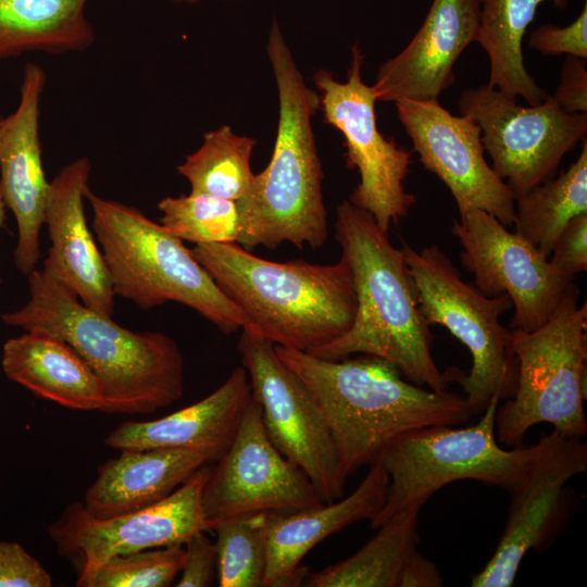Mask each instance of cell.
<instances>
[{
  "label": "cell",
  "mask_w": 587,
  "mask_h": 587,
  "mask_svg": "<svg viewBox=\"0 0 587 587\" xmlns=\"http://www.w3.org/2000/svg\"><path fill=\"white\" fill-rule=\"evenodd\" d=\"M451 233L459 240L460 262L473 274L474 286L488 297L510 298L512 329L533 332L542 326L574 283L549 257L486 211L460 214Z\"/></svg>",
  "instance_id": "cell-14"
},
{
  "label": "cell",
  "mask_w": 587,
  "mask_h": 587,
  "mask_svg": "<svg viewBox=\"0 0 587 587\" xmlns=\"http://www.w3.org/2000/svg\"><path fill=\"white\" fill-rule=\"evenodd\" d=\"M271 514L240 515L213 526L220 587H263Z\"/></svg>",
  "instance_id": "cell-30"
},
{
  "label": "cell",
  "mask_w": 587,
  "mask_h": 587,
  "mask_svg": "<svg viewBox=\"0 0 587 587\" xmlns=\"http://www.w3.org/2000/svg\"><path fill=\"white\" fill-rule=\"evenodd\" d=\"M577 300L572 283L542 326L533 332L513 329L517 384L496 411L499 444L522 446L527 430L539 423L569 436L586 435L587 303L578 305Z\"/></svg>",
  "instance_id": "cell-7"
},
{
  "label": "cell",
  "mask_w": 587,
  "mask_h": 587,
  "mask_svg": "<svg viewBox=\"0 0 587 587\" xmlns=\"http://www.w3.org/2000/svg\"><path fill=\"white\" fill-rule=\"evenodd\" d=\"M88 0H0V63L25 52H82L96 39Z\"/></svg>",
  "instance_id": "cell-25"
},
{
  "label": "cell",
  "mask_w": 587,
  "mask_h": 587,
  "mask_svg": "<svg viewBox=\"0 0 587 587\" xmlns=\"http://www.w3.org/2000/svg\"><path fill=\"white\" fill-rule=\"evenodd\" d=\"M324 503L305 473L272 444L251 398L227 451L214 463L201 494L208 530L232 517L288 513Z\"/></svg>",
  "instance_id": "cell-15"
},
{
  "label": "cell",
  "mask_w": 587,
  "mask_h": 587,
  "mask_svg": "<svg viewBox=\"0 0 587 587\" xmlns=\"http://www.w3.org/2000/svg\"><path fill=\"white\" fill-rule=\"evenodd\" d=\"M550 96L557 105L567 113L587 112L586 59L566 57L560 83L554 93Z\"/></svg>",
  "instance_id": "cell-37"
},
{
  "label": "cell",
  "mask_w": 587,
  "mask_h": 587,
  "mask_svg": "<svg viewBox=\"0 0 587 587\" xmlns=\"http://www.w3.org/2000/svg\"><path fill=\"white\" fill-rule=\"evenodd\" d=\"M364 54L358 45L351 48L347 80L338 82L326 70L314 74L320 108L327 124L345 139L346 162L355 168L360 182L349 196L355 207L370 213L378 227L389 233L390 226L408 216L416 197L405 190L412 151L387 139L378 129L373 86L362 79Z\"/></svg>",
  "instance_id": "cell-10"
},
{
  "label": "cell",
  "mask_w": 587,
  "mask_h": 587,
  "mask_svg": "<svg viewBox=\"0 0 587 587\" xmlns=\"http://www.w3.org/2000/svg\"><path fill=\"white\" fill-rule=\"evenodd\" d=\"M204 464L205 455L189 449L121 450L99 465L83 503L99 519L133 512L163 500Z\"/></svg>",
  "instance_id": "cell-23"
},
{
  "label": "cell",
  "mask_w": 587,
  "mask_h": 587,
  "mask_svg": "<svg viewBox=\"0 0 587 587\" xmlns=\"http://www.w3.org/2000/svg\"><path fill=\"white\" fill-rule=\"evenodd\" d=\"M335 238L351 270L355 315L347 333L310 354L326 360L377 357L415 385L448 390L453 372H441L433 359L430 326L420 312L402 249L348 200L336 208Z\"/></svg>",
  "instance_id": "cell-3"
},
{
  "label": "cell",
  "mask_w": 587,
  "mask_h": 587,
  "mask_svg": "<svg viewBox=\"0 0 587 587\" xmlns=\"http://www.w3.org/2000/svg\"><path fill=\"white\" fill-rule=\"evenodd\" d=\"M425 322L446 327L472 357L466 375L455 374L473 415L482 414L490 399H510L517 384L513 329L500 323L512 309L507 295L488 297L462 279L448 255L432 245L421 250L401 247Z\"/></svg>",
  "instance_id": "cell-8"
},
{
  "label": "cell",
  "mask_w": 587,
  "mask_h": 587,
  "mask_svg": "<svg viewBox=\"0 0 587 587\" xmlns=\"http://www.w3.org/2000/svg\"><path fill=\"white\" fill-rule=\"evenodd\" d=\"M184 544L120 554L104 562L88 587H166L180 572Z\"/></svg>",
  "instance_id": "cell-32"
},
{
  "label": "cell",
  "mask_w": 587,
  "mask_h": 587,
  "mask_svg": "<svg viewBox=\"0 0 587 587\" xmlns=\"http://www.w3.org/2000/svg\"><path fill=\"white\" fill-rule=\"evenodd\" d=\"M90 175L91 161L80 157L64 165L49 182L43 225L51 247L42 271L76 295L86 307L112 317L115 295L85 213Z\"/></svg>",
  "instance_id": "cell-19"
},
{
  "label": "cell",
  "mask_w": 587,
  "mask_h": 587,
  "mask_svg": "<svg viewBox=\"0 0 587 587\" xmlns=\"http://www.w3.org/2000/svg\"><path fill=\"white\" fill-rule=\"evenodd\" d=\"M4 375L32 394L79 411H101L104 387L83 358L64 340L40 332H25L2 348Z\"/></svg>",
  "instance_id": "cell-24"
},
{
  "label": "cell",
  "mask_w": 587,
  "mask_h": 587,
  "mask_svg": "<svg viewBox=\"0 0 587 587\" xmlns=\"http://www.w3.org/2000/svg\"><path fill=\"white\" fill-rule=\"evenodd\" d=\"M86 201L115 296L143 311L166 302L184 304L225 334L243 327L240 310L183 240L136 207L103 198L91 189Z\"/></svg>",
  "instance_id": "cell-6"
},
{
  "label": "cell",
  "mask_w": 587,
  "mask_h": 587,
  "mask_svg": "<svg viewBox=\"0 0 587 587\" xmlns=\"http://www.w3.org/2000/svg\"><path fill=\"white\" fill-rule=\"evenodd\" d=\"M29 298L1 315L24 332L66 341L104 387V413L151 414L184 394V357L176 340L160 332H134L86 307L42 268L27 275Z\"/></svg>",
  "instance_id": "cell-2"
},
{
  "label": "cell",
  "mask_w": 587,
  "mask_h": 587,
  "mask_svg": "<svg viewBox=\"0 0 587 587\" xmlns=\"http://www.w3.org/2000/svg\"><path fill=\"white\" fill-rule=\"evenodd\" d=\"M480 0H433L412 40L378 68L373 89L384 102L434 101L454 83L453 66L476 41Z\"/></svg>",
  "instance_id": "cell-20"
},
{
  "label": "cell",
  "mask_w": 587,
  "mask_h": 587,
  "mask_svg": "<svg viewBox=\"0 0 587 587\" xmlns=\"http://www.w3.org/2000/svg\"><path fill=\"white\" fill-rule=\"evenodd\" d=\"M587 214V141L578 158L552 177L515 199V232L547 257L567 224Z\"/></svg>",
  "instance_id": "cell-28"
},
{
  "label": "cell",
  "mask_w": 587,
  "mask_h": 587,
  "mask_svg": "<svg viewBox=\"0 0 587 587\" xmlns=\"http://www.w3.org/2000/svg\"><path fill=\"white\" fill-rule=\"evenodd\" d=\"M257 141L237 135L228 125L208 132L201 146L177 166L190 192L238 201L248 191L254 173L251 157Z\"/></svg>",
  "instance_id": "cell-29"
},
{
  "label": "cell",
  "mask_w": 587,
  "mask_h": 587,
  "mask_svg": "<svg viewBox=\"0 0 587 587\" xmlns=\"http://www.w3.org/2000/svg\"><path fill=\"white\" fill-rule=\"evenodd\" d=\"M420 508L404 510L376 529L354 554L319 572H307L309 587H400L403 572L420 544Z\"/></svg>",
  "instance_id": "cell-27"
},
{
  "label": "cell",
  "mask_w": 587,
  "mask_h": 587,
  "mask_svg": "<svg viewBox=\"0 0 587 587\" xmlns=\"http://www.w3.org/2000/svg\"><path fill=\"white\" fill-rule=\"evenodd\" d=\"M266 52L278 92L277 135L270 163L236 201L238 242L249 251L285 242L317 249L328 237L324 175L312 127L320 93L307 86L276 20Z\"/></svg>",
  "instance_id": "cell-4"
},
{
  "label": "cell",
  "mask_w": 587,
  "mask_h": 587,
  "mask_svg": "<svg viewBox=\"0 0 587 587\" xmlns=\"http://www.w3.org/2000/svg\"><path fill=\"white\" fill-rule=\"evenodd\" d=\"M251 398L248 373L238 366L218 388L191 405L158 420L122 422L104 445L120 451L189 449L215 463L229 448Z\"/></svg>",
  "instance_id": "cell-21"
},
{
  "label": "cell",
  "mask_w": 587,
  "mask_h": 587,
  "mask_svg": "<svg viewBox=\"0 0 587 587\" xmlns=\"http://www.w3.org/2000/svg\"><path fill=\"white\" fill-rule=\"evenodd\" d=\"M47 83L43 67L27 62L14 112L0 118V190L15 216V267L25 276L41 258L40 234L49 182L42 164L40 104Z\"/></svg>",
  "instance_id": "cell-18"
},
{
  "label": "cell",
  "mask_w": 587,
  "mask_h": 587,
  "mask_svg": "<svg viewBox=\"0 0 587 587\" xmlns=\"http://www.w3.org/2000/svg\"><path fill=\"white\" fill-rule=\"evenodd\" d=\"M528 46L545 54H561L587 59V2L579 15L567 26L544 24L529 35Z\"/></svg>",
  "instance_id": "cell-33"
},
{
  "label": "cell",
  "mask_w": 587,
  "mask_h": 587,
  "mask_svg": "<svg viewBox=\"0 0 587 587\" xmlns=\"http://www.w3.org/2000/svg\"><path fill=\"white\" fill-rule=\"evenodd\" d=\"M242 313L241 329L311 353L352 326L357 297L345 259L334 264L274 262L235 243L190 249Z\"/></svg>",
  "instance_id": "cell-5"
},
{
  "label": "cell",
  "mask_w": 587,
  "mask_h": 587,
  "mask_svg": "<svg viewBox=\"0 0 587 587\" xmlns=\"http://www.w3.org/2000/svg\"><path fill=\"white\" fill-rule=\"evenodd\" d=\"M279 359L308 386L328 426L341 478L375 462L404 433L467 422L464 397L409 382L397 366L366 355L326 360L275 345Z\"/></svg>",
  "instance_id": "cell-1"
},
{
  "label": "cell",
  "mask_w": 587,
  "mask_h": 587,
  "mask_svg": "<svg viewBox=\"0 0 587 587\" xmlns=\"http://www.w3.org/2000/svg\"><path fill=\"white\" fill-rule=\"evenodd\" d=\"M168 1H172L178 4H197V3H201L203 1H210V0H168ZM220 1H223V0H220Z\"/></svg>",
  "instance_id": "cell-40"
},
{
  "label": "cell",
  "mask_w": 587,
  "mask_h": 587,
  "mask_svg": "<svg viewBox=\"0 0 587 587\" xmlns=\"http://www.w3.org/2000/svg\"><path fill=\"white\" fill-rule=\"evenodd\" d=\"M550 1L560 9L567 0H480L476 41L486 51L490 73L488 85L511 97L537 105L549 96L527 72L522 41L538 7Z\"/></svg>",
  "instance_id": "cell-26"
},
{
  "label": "cell",
  "mask_w": 587,
  "mask_h": 587,
  "mask_svg": "<svg viewBox=\"0 0 587 587\" xmlns=\"http://www.w3.org/2000/svg\"><path fill=\"white\" fill-rule=\"evenodd\" d=\"M43 565L16 541L0 540V587H50Z\"/></svg>",
  "instance_id": "cell-34"
},
{
  "label": "cell",
  "mask_w": 587,
  "mask_h": 587,
  "mask_svg": "<svg viewBox=\"0 0 587 587\" xmlns=\"http://www.w3.org/2000/svg\"><path fill=\"white\" fill-rule=\"evenodd\" d=\"M459 109L479 126L491 167L514 199L554 177L564 155L587 132V114L563 111L550 95L540 104L523 107L486 84L465 89Z\"/></svg>",
  "instance_id": "cell-11"
},
{
  "label": "cell",
  "mask_w": 587,
  "mask_h": 587,
  "mask_svg": "<svg viewBox=\"0 0 587 587\" xmlns=\"http://www.w3.org/2000/svg\"><path fill=\"white\" fill-rule=\"evenodd\" d=\"M442 576L437 565L419 551L409 561L400 580V587H440Z\"/></svg>",
  "instance_id": "cell-38"
},
{
  "label": "cell",
  "mask_w": 587,
  "mask_h": 587,
  "mask_svg": "<svg viewBox=\"0 0 587 587\" xmlns=\"http://www.w3.org/2000/svg\"><path fill=\"white\" fill-rule=\"evenodd\" d=\"M399 121L423 166L450 190L459 213L483 210L504 226L515 220V199L484 157L480 128L438 100L395 102Z\"/></svg>",
  "instance_id": "cell-17"
},
{
  "label": "cell",
  "mask_w": 587,
  "mask_h": 587,
  "mask_svg": "<svg viewBox=\"0 0 587 587\" xmlns=\"http://www.w3.org/2000/svg\"><path fill=\"white\" fill-rule=\"evenodd\" d=\"M237 349L272 444L305 473L324 503L344 497L334 442L308 386L272 341L241 329Z\"/></svg>",
  "instance_id": "cell-12"
},
{
  "label": "cell",
  "mask_w": 587,
  "mask_h": 587,
  "mask_svg": "<svg viewBox=\"0 0 587 587\" xmlns=\"http://www.w3.org/2000/svg\"><path fill=\"white\" fill-rule=\"evenodd\" d=\"M499 402L495 395L474 425L428 426L392 439L378 458L389 486L371 527L376 529L404 510L421 509L436 491L457 480L473 479L509 491L529 464L535 445L510 450L499 445L495 432Z\"/></svg>",
  "instance_id": "cell-9"
},
{
  "label": "cell",
  "mask_w": 587,
  "mask_h": 587,
  "mask_svg": "<svg viewBox=\"0 0 587 587\" xmlns=\"http://www.w3.org/2000/svg\"><path fill=\"white\" fill-rule=\"evenodd\" d=\"M389 477L377 459L347 497L288 513H272L267 529V562L263 587L297 586L307 571V553L328 536L360 521H371L383 508Z\"/></svg>",
  "instance_id": "cell-22"
},
{
  "label": "cell",
  "mask_w": 587,
  "mask_h": 587,
  "mask_svg": "<svg viewBox=\"0 0 587 587\" xmlns=\"http://www.w3.org/2000/svg\"><path fill=\"white\" fill-rule=\"evenodd\" d=\"M2 117V115H0V118Z\"/></svg>",
  "instance_id": "cell-41"
},
{
  "label": "cell",
  "mask_w": 587,
  "mask_h": 587,
  "mask_svg": "<svg viewBox=\"0 0 587 587\" xmlns=\"http://www.w3.org/2000/svg\"><path fill=\"white\" fill-rule=\"evenodd\" d=\"M210 471L204 464L163 500L111 517L93 516L83 502L67 504L48 535L75 570L76 586L88 587L97 570L115 555L184 544L192 533L208 532L201 494Z\"/></svg>",
  "instance_id": "cell-13"
},
{
  "label": "cell",
  "mask_w": 587,
  "mask_h": 587,
  "mask_svg": "<svg viewBox=\"0 0 587 587\" xmlns=\"http://www.w3.org/2000/svg\"><path fill=\"white\" fill-rule=\"evenodd\" d=\"M549 261L572 278L587 270V214H580L567 224L558 238Z\"/></svg>",
  "instance_id": "cell-36"
},
{
  "label": "cell",
  "mask_w": 587,
  "mask_h": 587,
  "mask_svg": "<svg viewBox=\"0 0 587 587\" xmlns=\"http://www.w3.org/2000/svg\"><path fill=\"white\" fill-rule=\"evenodd\" d=\"M205 530L192 533L184 542L185 554L177 587H209L217 576V551L215 542Z\"/></svg>",
  "instance_id": "cell-35"
},
{
  "label": "cell",
  "mask_w": 587,
  "mask_h": 587,
  "mask_svg": "<svg viewBox=\"0 0 587 587\" xmlns=\"http://www.w3.org/2000/svg\"><path fill=\"white\" fill-rule=\"evenodd\" d=\"M587 470V445L582 437L553 428L535 444L525 472L508 491V517L497 548L473 575L472 587H510L529 550L539 551L557 534L564 514L565 487Z\"/></svg>",
  "instance_id": "cell-16"
},
{
  "label": "cell",
  "mask_w": 587,
  "mask_h": 587,
  "mask_svg": "<svg viewBox=\"0 0 587 587\" xmlns=\"http://www.w3.org/2000/svg\"><path fill=\"white\" fill-rule=\"evenodd\" d=\"M160 223L183 241L235 243L239 238V213L232 200L204 193L165 197L158 203Z\"/></svg>",
  "instance_id": "cell-31"
},
{
  "label": "cell",
  "mask_w": 587,
  "mask_h": 587,
  "mask_svg": "<svg viewBox=\"0 0 587 587\" xmlns=\"http://www.w3.org/2000/svg\"><path fill=\"white\" fill-rule=\"evenodd\" d=\"M7 205L3 201V198H2V193H1V190H0V229L3 227L4 225V222H5V217H7Z\"/></svg>",
  "instance_id": "cell-39"
}]
</instances>
